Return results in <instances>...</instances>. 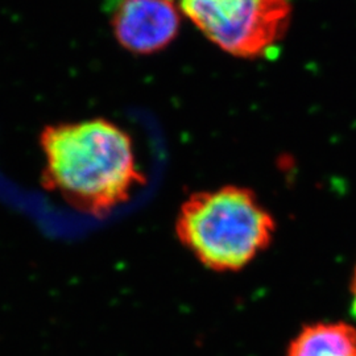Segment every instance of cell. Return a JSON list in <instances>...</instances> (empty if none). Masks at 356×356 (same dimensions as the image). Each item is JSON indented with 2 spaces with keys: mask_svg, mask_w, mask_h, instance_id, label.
<instances>
[{
  "mask_svg": "<svg viewBox=\"0 0 356 356\" xmlns=\"http://www.w3.org/2000/svg\"><path fill=\"white\" fill-rule=\"evenodd\" d=\"M351 296H353V302H351V312L353 316L356 318V267L354 270V276L351 280Z\"/></svg>",
  "mask_w": 356,
  "mask_h": 356,
  "instance_id": "cell-6",
  "label": "cell"
},
{
  "mask_svg": "<svg viewBox=\"0 0 356 356\" xmlns=\"http://www.w3.org/2000/svg\"><path fill=\"white\" fill-rule=\"evenodd\" d=\"M40 148L42 186L89 216H108L145 182L131 136L106 119L48 126Z\"/></svg>",
  "mask_w": 356,
  "mask_h": 356,
  "instance_id": "cell-1",
  "label": "cell"
},
{
  "mask_svg": "<svg viewBox=\"0 0 356 356\" xmlns=\"http://www.w3.org/2000/svg\"><path fill=\"white\" fill-rule=\"evenodd\" d=\"M179 7L219 49L245 60L276 51L293 15L291 0H179Z\"/></svg>",
  "mask_w": 356,
  "mask_h": 356,
  "instance_id": "cell-3",
  "label": "cell"
},
{
  "mask_svg": "<svg viewBox=\"0 0 356 356\" xmlns=\"http://www.w3.org/2000/svg\"><path fill=\"white\" fill-rule=\"evenodd\" d=\"M286 356H356V329L346 322L306 325L289 343Z\"/></svg>",
  "mask_w": 356,
  "mask_h": 356,
  "instance_id": "cell-5",
  "label": "cell"
},
{
  "mask_svg": "<svg viewBox=\"0 0 356 356\" xmlns=\"http://www.w3.org/2000/svg\"><path fill=\"white\" fill-rule=\"evenodd\" d=\"M179 26L175 0H120L113 13L115 38L136 54L163 51L177 38Z\"/></svg>",
  "mask_w": 356,
  "mask_h": 356,
  "instance_id": "cell-4",
  "label": "cell"
},
{
  "mask_svg": "<svg viewBox=\"0 0 356 356\" xmlns=\"http://www.w3.org/2000/svg\"><path fill=\"white\" fill-rule=\"evenodd\" d=\"M275 231V218L254 191L235 185L191 194L176 219L179 243L216 272L247 267L267 250Z\"/></svg>",
  "mask_w": 356,
  "mask_h": 356,
  "instance_id": "cell-2",
  "label": "cell"
}]
</instances>
